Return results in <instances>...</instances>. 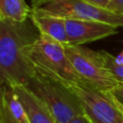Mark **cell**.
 Instances as JSON below:
<instances>
[{"label": "cell", "mask_w": 123, "mask_h": 123, "mask_svg": "<svg viewBox=\"0 0 123 123\" xmlns=\"http://www.w3.org/2000/svg\"><path fill=\"white\" fill-rule=\"evenodd\" d=\"M33 12L64 19L94 20L117 28L123 27V14L91 5L84 0H53L43 7L33 9Z\"/></svg>", "instance_id": "obj_6"}, {"label": "cell", "mask_w": 123, "mask_h": 123, "mask_svg": "<svg viewBox=\"0 0 123 123\" xmlns=\"http://www.w3.org/2000/svg\"><path fill=\"white\" fill-rule=\"evenodd\" d=\"M32 10L24 0H0V20L24 22L30 17Z\"/></svg>", "instance_id": "obj_11"}, {"label": "cell", "mask_w": 123, "mask_h": 123, "mask_svg": "<svg viewBox=\"0 0 123 123\" xmlns=\"http://www.w3.org/2000/svg\"><path fill=\"white\" fill-rule=\"evenodd\" d=\"M0 123H31L14 89L6 85H1Z\"/></svg>", "instance_id": "obj_8"}, {"label": "cell", "mask_w": 123, "mask_h": 123, "mask_svg": "<svg viewBox=\"0 0 123 123\" xmlns=\"http://www.w3.org/2000/svg\"><path fill=\"white\" fill-rule=\"evenodd\" d=\"M27 87L41 101L57 123H70L75 117L83 115V110L64 85L37 72Z\"/></svg>", "instance_id": "obj_3"}, {"label": "cell", "mask_w": 123, "mask_h": 123, "mask_svg": "<svg viewBox=\"0 0 123 123\" xmlns=\"http://www.w3.org/2000/svg\"><path fill=\"white\" fill-rule=\"evenodd\" d=\"M85 2H87L91 5L103 8V9H108V6L111 2V0H84Z\"/></svg>", "instance_id": "obj_14"}, {"label": "cell", "mask_w": 123, "mask_h": 123, "mask_svg": "<svg viewBox=\"0 0 123 123\" xmlns=\"http://www.w3.org/2000/svg\"><path fill=\"white\" fill-rule=\"evenodd\" d=\"M13 89L25 108L31 123H57L47 108L27 86H16Z\"/></svg>", "instance_id": "obj_9"}, {"label": "cell", "mask_w": 123, "mask_h": 123, "mask_svg": "<svg viewBox=\"0 0 123 123\" xmlns=\"http://www.w3.org/2000/svg\"><path fill=\"white\" fill-rule=\"evenodd\" d=\"M108 10L123 14V0H111L108 6Z\"/></svg>", "instance_id": "obj_13"}, {"label": "cell", "mask_w": 123, "mask_h": 123, "mask_svg": "<svg viewBox=\"0 0 123 123\" xmlns=\"http://www.w3.org/2000/svg\"><path fill=\"white\" fill-rule=\"evenodd\" d=\"M102 52L104 55L106 67L110 70V72L111 73L113 78L120 85H123V65L117 64L114 62V56H112L111 54H110L106 51H102Z\"/></svg>", "instance_id": "obj_12"}, {"label": "cell", "mask_w": 123, "mask_h": 123, "mask_svg": "<svg viewBox=\"0 0 123 123\" xmlns=\"http://www.w3.org/2000/svg\"><path fill=\"white\" fill-rule=\"evenodd\" d=\"M111 93L121 104H123V85H119L118 86H116L111 91Z\"/></svg>", "instance_id": "obj_15"}, {"label": "cell", "mask_w": 123, "mask_h": 123, "mask_svg": "<svg viewBox=\"0 0 123 123\" xmlns=\"http://www.w3.org/2000/svg\"><path fill=\"white\" fill-rule=\"evenodd\" d=\"M63 48L84 84L105 92L112 91L120 85L106 67L102 51L68 44H64Z\"/></svg>", "instance_id": "obj_4"}, {"label": "cell", "mask_w": 123, "mask_h": 123, "mask_svg": "<svg viewBox=\"0 0 123 123\" xmlns=\"http://www.w3.org/2000/svg\"><path fill=\"white\" fill-rule=\"evenodd\" d=\"M29 18L36 26L39 34L46 35L52 37L53 39L57 40L58 42L62 43V45L67 44V35L64 18L52 15L38 14L34 12L33 10Z\"/></svg>", "instance_id": "obj_10"}, {"label": "cell", "mask_w": 123, "mask_h": 123, "mask_svg": "<svg viewBox=\"0 0 123 123\" xmlns=\"http://www.w3.org/2000/svg\"><path fill=\"white\" fill-rule=\"evenodd\" d=\"M114 62H115L117 64L123 65V51H122L119 55H117L116 57H114Z\"/></svg>", "instance_id": "obj_18"}, {"label": "cell", "mask_w": 123, "mask_h": 123, "mask_svg": "<svg viewBox=\"0 0 123 123\" xmlns=\"http://www.w3.org/2000/svg\"><path fill=\"white\" fill-rule=\"evenodd\" d=\"M70 123H90L89 120L83 114V115H79L77 117H75Z\"/></svg>", "instance_id": "obj_17"}, {"label": "cell", "mask_w": 123, "mask_h": 123, "mask_svg": "<svg viewBox=\"0 0 123 123\" xmlns=\"http://www.w3.org/2000/svg\"><path fill=\"white\" fill-rule=\"evenodd\" d=\"M65 86L73 93L90 123H123V113L111 91H101L84 83Z\"/></svg>", "instance_id": "obj_5"}, {"label": "cell", "mask_w": 123, "mask_h": 123, "mask_svg": "<svg viewBox=\"0 0 123 123\" xmlns=\"http://www.w3.org/2000/svg\"><path fill=\"white\" fill-rule=\"evenodd\" d=\"M52 1L53 0H31L32 8L33 9H37V8L45 6L46 4H48V3L52 2Z\"/></svg>", "instance_id": "obj_16"}, {"label": "cell", "mask_w": 123, "mask_h": 123, "mask_svg": "<svg viewBox=\"0 0 123 123\" xmlns=\"http://www.w3.org/2000/svg\"><path fill=\"white\" fill-rule=\"evenodd\" d=\"M39 37L36 26L24 22L0 20L1 85L27 86L37 74L31 52Z\"/></svg>", "instance_id": "obj_1"}, {"label": "cell", "mask_w": 123, "mask_h": 123, "mask_svg": "<svg viewBox=\"0 0 123 123\" xmlns=\"http://www.w3.org/2000/svg\"><path fill=\"white\" fill-rule=\"evenodd\" d=\"M67 44L78 46L117 34V27L111 24L82 19H65Z\"/></svg>", "instance_id": "obj_7"}, {"label": "cell", "mask_w": 123, "mask_h": 123, "mask_svg": "<svg viewBox=\"0 0 123 123\" xmlns=\"http://www.w3.org/2000/svg\"><path fill=\"white\" fill-rule=\"evenodd\" d=\"M31 60L37 73L64 86L83 83L67 58L63 45L52 37L39 34L33 50Z\"/></svg>", "instance_id": "obj_2"}]
</instances>
